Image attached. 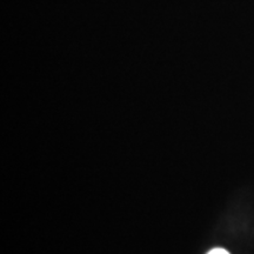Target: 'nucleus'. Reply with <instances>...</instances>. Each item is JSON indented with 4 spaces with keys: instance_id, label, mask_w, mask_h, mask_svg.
I'll use <instances>...</instances> for the list:
<instances>
[{
    "instance_id": "obj_1",
    "label": "nucleus",
    "mask_w": 254,
    "mask_h": 254,
    "mask_svg": "<svg viewBox=\"0 0 254 254\" xmlns=\"http://www.w3.org/2000/svg\"><path fill=\"white\" fill-rule=\"evenodd\" d=\"M207 254H230V253H228L226 250H224V249H219V247H218V249H213V250H211Z\"/></svg>"
}]
</instances>
